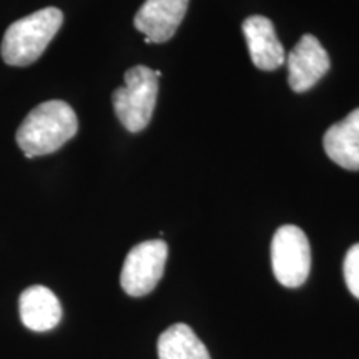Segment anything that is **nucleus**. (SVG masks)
Wrapping results in <instances>:
<instances>
[{
    "label": "nucleus",
    "instance_id": "nucleus-3",
    "mask_svg": "<svg viewBox=\"0 0 359 359\" xmlns=\"http://www.w3.org/2000/svg\"><path fill=\"white\" fill-rule=\"evenodd\" d=\"M158 95V77L150 67L137 65L125 72V85L111 95L116 118L128 132L137 133L150 123Z\"/></svg>",
    "mask_w": 359,
    "mask_h": 359
},
{
    "label": "nucleus",
    "instance_id": "nucleus-2",
    "mask_svg": "<svg viewBox=\"0 0 359 359\" xmlns=\"http://www.w3.org/2000/svg\"><path fill=\"white\" fill-rule=\"evenodd\" d=\"M64 24V13L57 7H47L13 22L6 30L0 53L12 67H27L39 60Z\"/></svg>",
    "mask_w": 359,
    "mask_h": 359
},
{
    "label": "nucleus",
    "instance_id": "nucleus-12",
    "mask_svg": "<svg viewBox=\"0 0 359 359\" xmlns=\"http://www.w3.org/2000/svg\"><path fill=\"white\" fill-rule=\"evenodd\" d=\"M344 281L354 298L359 299V243L353 245L344 257Z\"/></svg>",
    "mask_w": 359,
    "mask_h": 359
},
{
    "label": "nucleus",
    "instance_id": "nucleus-7",
    "mask_svg": "<svg viewBox=\"0 0 359 359\" xmlns=\"http://www.w3.org/2000/svg\"><path fill=\"white\" fill-rule=\"evenodd\" d=\"M190 0H145L133 19L135 29L145 34V43H163L185 19Z\"/></svg>",
    "mask_w": 359,
    "mask_h": 359
},
{
    "label": "nucleus",
    "instance_id": "nucleus-10",
    "mask_svg": "<svg viewBox=\"0 0 359 359\" xmlns=\"http://www.w3.org/2000/svg\"><path fill=\"white\" fill-rule=\"evenodd\" d=\"M20 320L32 331H50L62 320L60 302L47 286H30L19 299Z\"/></svg>",
    "mask_w": 359,
    "mask_h": 359
},
{
    "label": "nucleus",
    "instance_id": "nucleus-11",
    "mask_svg": "<svg viewBox=\"0 0 359 359\" xmlns=\"http://www.w3.org/2000/svg\"><path fill=\"white\" fill-rule=\"evenodd\" d=\"M158 359H212V356L190 326L177 323L160 334Z\"/></svg>",
    "mask_w": 359,
    "mask_h": 359
},
{
    "label": "nucleus",
    "instance_id": "nucleus-4",
    "mask_svg": "<svg viewBox=\"0 0 359 359\" xmlns=\"http://www.w3.org/2000/svg\"><path fill=\"white\" fill-rule=\"evenodd\" d=\"M271 266L278 283L286 288H299L311 269V248L302 228L283 224L271 241Z\"/></svg>",
    "mask_w": 359,
    "mask_h": 359
},
{
    "label": "nucleus",
    "instance_id": "nucleus-1",
    "mask_svg": "<svg viewBox=\"0 0 359 359\" xmlns=\"http://www.w3.org/2000/svg\"><path fill=\"white\" fill-rule=\"evenodd\" d=\"M79 130L77 115L64 100H48L25 116L17 130V145L27 158L57 151L75 137Z\"/></svg>",
    "mask_w": 359,
    "mask_h": 359
},
{
    "label": "nucleus",
    "instance_id": "nucleus-6",
    "mask_svg": "<svg viewBox=\"0 0 359 359\" xmlns=\"http://www.w3.org/2000/svg\"><path fill=\"white\" fill-rule=\"evenodd\" d=\"M331 60L325 47L314 35L306 34L299 39L288 55V82L296 93L308 92L325 77Z\"/></svg>",
    "mask_w": 359,
    "mask_h": 359
},
{
    "label": "nucleus",
    "instance_id": "nucleus-9",
    "mask_svg": "<svg viewBox=\"0 0 359 359\" xmlns=\"http://www.w3.org/2000/svg\"><path fill=\"white\" fill-rule=\"evenodd\" d=\"M326 155L341 168L359 170V109L331 125L323 138Z\"/></svg>",
    "mask_w": 359,
    "mask_h": 359
},
{
    "label": "nucleus",
    "instance_id": "nucleus-5",
    "mask_svg": "<svg viewBox=\"0 0 359 359\" xmlns=\"http://www.w3.org/2000/svg\"><path fill=\"white\" fill-rule=\"evenodd\" d=\"M168 246L163 240H148L133 246L123 262L120 285L130 296H145L155 290L165 271Z\"/></svg>",
    "mask_w": 359,
    "mask_h": 359
},
{
    "label": "nucleus",
    "instance_id": "nucleus-8",
    "mask_svg": "<svg viewBox=\"0 0 359 359\" xmlns=\"http://www.w3.org/2000/svg\"><path fill=\"white\" fill-rule=\"evenodd\" d=\"M250 57L259 70H276L285 62V48L276 37L273 22L263 15H251L241 25Z\"/></svg>",
    "mask_w": 359,
    "mask_h": 359
}]
</instances>
